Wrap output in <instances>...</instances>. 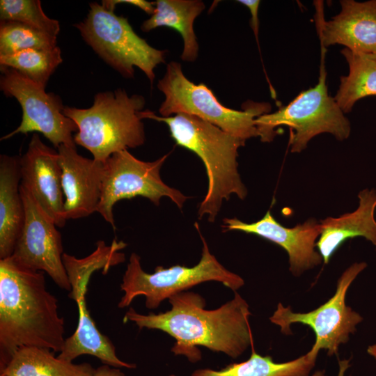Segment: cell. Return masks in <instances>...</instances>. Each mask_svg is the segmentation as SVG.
Wrapping results in <instances>:
<instances>
[{
  "label": "cell",
  "instance_id": "cell-5",
  "mask_svg": "<svg viewBox=\"0 0 376 376\" xmlns=\"http://www.w3.org/2000/svg\"><path fill=\"white\" fill-rule=\"evenodd\" d=\"M195 227L203 249L200 261L193 267L157 266L153 273H148L142 268L140 256L131 253L120 286L124 294L118 304L119 308L127 307L136 297L144 296L146 308L155 309L166 299L206 281L220 282L235 292L244 285V279L228 270L210 252L197 223Z\"/></svg>",
  "mask_w": 376,
  "mask_h": 376
},
{
  "label": "cell",
  "instance_id": "cell-32",
  "mask_svg": "<svg viewBox=\"0 0 376 376\" xmlns=\"http://www.w3.org/2000/svg\"><path fill=\"white\" fill-rule=\"evenodd\" d=\"M0 376H3V375H0Z\"/></svg>",
  "mask_w": 376,
  "mask_h": 376
},
{
  "label": "cell",
  "instance_id": "cell-18",
  "mask_svg": "<svg viewBox=\"0 0 376 376\" xmlns=\"http://www.w3.org/2000/svg\"><path fill=\"white\" fill-rule=\"evenodd\" d=\"M359 207L338 217H327L320 222L316 248L327 264L334 252L347 240L363 237L376 248V189H364L358 195Z\"/></svg>",
  "mask_w": 376,
  "mask_h": 376
},
{
  "label": "cell",
  "instance_id": "cell-25",
  "mask_svg": "<svg viewBox=\"0 0 376 376\" xmlns=\"http://www.w3.org/2000/svg\"><path fill=\"white\" fill-rule=\"evenodd\" d=\"M56 44L57 37L18 22L1 20L0 56L28 49H52Z\"/></svg>",
  "mask_w": 376,
  "mask_h": 376
},
{
  "label": "cell",
  "instance_id": "cell-27",
  "mask_svg": "<svg viewBox=\"0 0 376 376\" xmlns=\"http://www.w3.org/2000/svg\"><path fill=\"white\" fill-rule=\"evenodd\" d=\"M119 3H127L141 8L147 14L152 15L155 8V2H149L145 0H104L102 5L109 10H115L116 6Z\"/></svg>",
  "mask_w": 376,
  "mask_h": 376
},
{
  "label": "cell",
  "instance_id": "cell-29",
  "mask_svg": "<svg viewBox=\"0 0 376 376\" xmlns=\"http://www.w3.org/2000/svg\"><path fill=\"white\" fill-rule=\"evenodd\" d=\"M93 376H125V375L118 368L103 364L95 368Z\"/></svg>",
  "mask_w": 376,
  "mask_h": 376
},
{
  "label": "cell",
  "instance_id": "cell-28",
  "mask_svg": "<svg viewBox=\"0 0 376 376\" xmlns=\"http://www.w3.org/2000/svg\"><path fill=\"white\" fill-rule=\"evenodd\" d=\"M237 1L246 6L251 13V26L253 29L255 37L258 44V37L259 29V20L258 17V12L260 1L258 0H239Z\"/></svg>",
  "mask_w": 376,
  "mask_h": 376
},
{
  "label": "cell",
  "instance_id": "cell-31",
  "mask_svg": "<svg viewBox=\"0 0 376 376\" xmlns=\"http://www.w3.org/2000/svg\"><path fill=\"white\" fill-rule=\"evenodd\" d=\"M311 376H327L324 371L319 370L314 373Z\"/></svg>",
  "mask_w": 376,
  "mask_h": 376
},
{
  "label": "cell",
  "instance_id": "cell-7",
  "mask_svg": "<svg viewBox=\"0 0 376 376\" xmlns=\"http://www.w3.org/2000/svg\"><path fill=\"white\" fill-rule=\"evenodd\" d=\"M334 98L328 93L324 63L321 64L318 83L301 91L288 104L272 113L255 119L262 142H271L277 134L276 127L285 125L291 130L290 151L300 152L309 141L322 133H329L338 140L347 139L351 132L349 120Z\"/></svg>",
  "mask_w": 376,
  "mask_h": 376
},
{
  "label": "cell",
  "instance_id": "cell-16",
  "mask_svg": "<svg viewBox=\"0 0 376 376\" xmlns=\"http://www.w3.org/2000/svg\"><path fill=\"white\" fill-rule=\"evenodd\" d=\"M90 279L77 276L70 279L68 297L75 301L78 309V323L75 332L65 338L60 359L72 362L82 355L99 359L103 364L115 368H134L136 365L120 360L111 340L97 327L87 307L86 295Z\"/></svg>",
  "mask_w": 376,
  "mask_h": 376
},
{
  "label": "cell",
  "instance_id": "cell-17",
  "mask_svg": "<svg viewBox=\"0 0 376 376\" xmlns=\"http://www.w3.org/2000/svg\"><path fill=\"white\" fill-rule=\"evenodd\" d=\"M340 3V12L319 24L323 48L338 44L355 53L376 52V0Z\"/></svg>",
  "mask_w": 376,
  "mask_h": 376
},
{
  "label": "cell",
  "instance_id": "cell-24",
  "mask_svg": "<svg viewBox=\"0 0 376 376\" xmlns=\"http://www.w3.org/2000/svg\"><path fill=\"white\" fill-rule=\"evenodd\" d=\"M62 61L61 49L56 46L52 49H28L1 55L0 66L13 68L45 88L49 77Z\"/></svg>",
  "mask_w": 376,
  "mask_h": 376
},
{
  "label": "cell",
  "instance_id": "cell-11",
  "mask_svg": "<svg viewBox=\"0 0 376 376\" xmlns=\"http://www.w3.org/2000/svg\"><path fill=\"white\" fill-rule=\"evenodd\" d=\"M0 88L7 97L15 98L21 105L19 125L2 136L6 140L17 134L41 133L54 146L76 145V123L63 114L64 106L59 96L47 93L45 88L23 76L15 70L1 66Z\"/></svg>",
  "mask_w": 376,
  "mask_h": 376
},
{
  "label": "cell",
  "instance_id": "cell-14",
  "mask_svg": "<svg viewBox=\"0 0 376 376\" xmlns=\"http://www.w3.org/2000/svg\"><path fill=\"white\" fill-rule=\"evenodd\" d=\"M224 231L237 230L254 234L281 246L288 253L290 271L295 276L319 265L323 261L315 250L320 223L308 219L293 228L279 223L268 210L260 220L245 223L237 218H225Z\"/></svg>",
  "mask_w": 376,
  "mask_h": 376
},
{
  "label": "cell",
  "instance_id": "cell-22",
  "mask_svg": "<svg viewBox=\"0 0 376 376\" xmlns=\"http://www.w3.org/2000/svg\"><path fill=\"white\" fill-rule=\"evenodd\" d=\"M250 358L215 370L198 369L191 376H308L315 365L319 352L311 349L306 354L292 361L276 363L270 356L258 354L253 346Z\"/></svg>",
  "mask_w": 376,
  "mask_h": 376
},
{
  "label": "cell",
  "instance_id": "cell-6",
  "mask_svg": "<svg viewBox=\"0 0 376 376\" xmlns=\"http://www.w3.org/2000/svg\"><path fill=\"white\" fill-rule=\"evenodd\" d=\"M157 88L164 95L159 108L160 116L192 115L245 141L258 136L255 119L268 113L272 109L268 102L251 101L243 104V110L226 107L205 84H196L189 80L181 65L175 61L167 65Z\"/></svg>",
  "mask_w": 376,
  "mask_h": 376
},
{
  "label": "cell",
  "instance_id": "cell-9",
  "mask_svg": "<svg viewBox=\"0 0 376 376\" xmlns=\"http://www.w3.org/2000/svg\"><path fill=\"white\" fill-rule=\"evenodd\" d=\"M169 154L152 162H144L128 150L113 154L104 162L101 197L97 209L104 219L116 230L113 207L123 199L143 196L159 205L163 197L170 198L182 210L188 197L164 182L160 170Z\"/></svg>",
  "mask_w": 376,
  "mask_h": 376
},
{
  "label": "cell",
  "instance_id": "cell-21",
  "mask_svg": "<svg viewBox=\"0 0 376 376\" xmlns=\"http://www.w3.org/2000/svg\"><path fill=\"white\" fill-rule=\"evenodd\" d=\"M49 349L23 346L13 355L0 371L3 376H93L95 371L90 363H74L60 359Z\"/></svg>",
  "mask_w": 376,
  "mask_h": 376
},
{
  "label": "cell",
  "instance_id": "cell-23",
  "mask_svg": "<svg viewBox=\"0 0 376 376\" xmlns=\"http://www.w3.org/2000/svg\"><path fill=\"white\" fill-rule=\"evenodd\" d=\"M349 66V73L340 78L334 97L344 113H348L360 99L376 95V52L355 53L347 48L340 51Z\"/></svg>",
  "mask_w": 376,
  "mask_h": 376
},
{
  "label": "cell",
  "instance_id": "cell-4",
  "mask_svg": "<svg viewBox=\"0 0 376 376\" xmlns=\"http://www.w3.org/2000/svg\"><path fill=\"white\" fill-rule=\"evenodd\" d=\"M146 101L140 95H129L122 89L97 93L86 109L65 107L63 114L78 127L75 144L88 150L97 161L104 162L113 154L145 143L139 111Z\"/></svg>",
  "mask_w": 376,
  "mask_h": 376
},
{
  "label": "cell",
  "instance_id": "cell-2",
  "mask_svg": "<svg viewBox=\"0 0 376 376\" xmlns=\"http://www.w3.org/2000/svg\"><path fill=\"white\" fill-rule=\"evenodd\" d=\"M64 334L65 320L57 298L47 289L45 273L11 256L0 259V371L23 346L60 352Z\"/></svg>",
  "mask_w": 376,
  "mask_h": 376
},
{
  "label": "cell",
  "instance_id": "cell-15",
  "mask_svg": "<svg viewBox=\"0 0 376 376\" xmlns=\"http://www.w3.org/2000/svg\"><path fill=\"white\" fill-rule=\"evenodd\" d=\"M57 150L62 171L65 219H79L97 212L104 162L80 155L76 145L63 144Z\"/></svg>",
  "mask_w": 376,
  "mask_h": 376
},
{
  "label": "cell",
  "instance_id": "cell-12",
  "mask_svg": "<svg viewBox=\"0 0 376 376\" xmlns=\"http://www.w3.org/2000/svg\"><path fill=\"white\" fill-rule=\"evenodd\" d=\"M25 221L11 257L22 266L47 273L56 285L70 292L71 285L63 262L61 235L54 221L20 184Z\"/></svg>",
  "mask_w": 376,
  "mask_h": 376
},
{
  "label": "cell",
  "instance_id": "cell-19",
  "mask_svg": "<svg viewBox=\"0 0 376 376\" xmlns=\"http://www.w3.org/2000/svg\"><path fill=\"white\" fill-rule=\"evenodd\" d=\"M19 158L0 155V259L13 255L25 221Z\"/></svg>",
  "mask_w": 376,
  "mask_h": 376
},
{
  "label": "cell",
  "instance_id": "cell-1",
  "mask_svg": "<svg viewBox=\"0 0 376 376\" xmlns=\"http://www.w3.org/2000/svg\"><path fill=\"white\" fill-rule=\"evenodd\" d=\"M171 308L158 314H141L132 307L123 322H134L139 329L161 330L175 340L171 351L184 355L191 362L201 359L197 346L223 352L236 359L253 340L249 324L247 302L235 292L234 297L219 308H205V299L192 292H181L169 299Z\"/></svg>",
  "mask_w": 376,
  "mask_h": 376
},
{
  "label": "cell",
  "instance_id": "cell-13",
  "mask_svg": "<svg viewBox=\"0 0 376 376\" xmlns=\"http://www.w3.org/2000/svg\"><path fill=\"white\" fill-rule=\"evenodd\" d=\"M19 164L21 185L57 227H63L67 220L63 214L62 171L58 150L45 145L39 135L33 133L27 150L19 158Z\"/></svg>",
  "mask_w": 376,
  "mask_h": 376
},
{
  "label": "cell",
  "instance_id": "cell-3",
  "mask_svg": "<svg viewBox=\"0 0 376 376\" xmlns=\"http://www.w3.org/2000/svg\"><path fill=\"white\" fill-rule=\"evenodd\" d=\"M143 120L167 125L176 145L194 152L203 162L208 179L207 190L198 207V217L207 216L214 222L224 201L233 194L243 200L247 189L238 172V150L245 141L196 116L179 113L169 117L156 115L149 109L139 113Z\"/></svg>",
  "mask_w": 376,
  "mask_h": 376
},
{
  "label": "cell",
  "instance_id": "cell-30",
  "mask_svg": "<svg viewBox=\"0 0 376 376\" xmlns=\"http://www.w3.org/2000/svg\"><path fill=\"white\" fill-rule=\"evenodd\" d=\"M367 352L369 355L376 359V344L369 345L367 348Z\"/></svg>",
  "mask_w": 376,
  "mask_h": 376
},
{
  "label": "cell",
  "instance_id": "cell-10",
  "mask_svg": "<svg viewBox=\"0 0 376 376\" xmlns=\"http://www.w3.org/2000/svg\"><path fill=\"white\" fill-rule=\"evenodd\" d=\"M367 267L364 262L355 263L347 267L338 280L334 295L324 304L307 313L293 312L290 306L279 303L269 318L272 323L279 326L284 334H291L290 326L300 323L310 327L315 340L311 349L327 351L329 356L336 354L340 345L345 343L350 335L363 320L361 315L345 303L349 287L357 276Z\"/></svg>",
  "mask_w": 376,
  "mask_h": 376
},
{
  "label": "cell",
  "instance_id": "cell-8",
  "mask_svg": "<svg viewBox=\"0 0 376 376\" xmlns=\"http://www.w3.org/2000/svg\"><path fill=\"white\" fill-rule=\"evenodd\" d=\"M86 17L74 26L92 49L125 78H132L134 67L152 84L155 68L165 62L166 51L150 46L139 36L127 18L96 2L90 3Z\"/></svg>",
  "mask_w": 376,
  "mask_h": 376
},
{
  "label": "cell",
  "instance_id": "cell-26",
  "mask_svg": "<svg viewBox=\"0 0 376 376\" xmlns=\"http://www.w3.org/2000/svg\"><path fill=\"white\" fill-rule=\"evenodd\" d=\"M1 20L15 21L57 37L59 22L49 17L39 0H1Z\"/></svg>",
  "mask_w": 376,
  "mask_h": 376
},
{
  "label": "cell",
  "instance_id": "cell-20",
  "mask_svg": "<svg viewBox=\"0 0 376 376\" xmlns=\"http://www.w3.org/2000/svg\"><path fill=\"white\" fill-rule=\"evenodd\" d=\"M154 13L144 21L141 29L148 32L157 27L166 26L177 31L182 38V61L193 62L198 54V44L194 29L196 18L205 9L201 0H157Z\"/></svg>",
  "mask_w": 376,
  "mask_h": 376
}]
</instances>
